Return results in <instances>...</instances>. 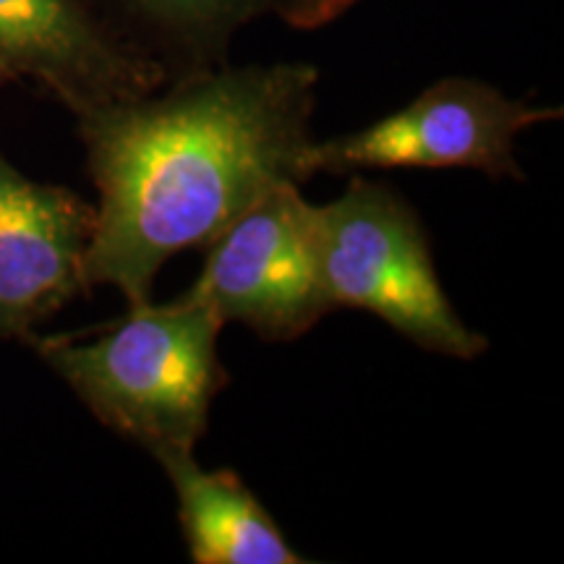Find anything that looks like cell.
<instances>
[{"mask_svg":"<svg viewBox=\"0 0 564 564\" xmlns=\"http://www.w3.org/2000/svg\"><path fill=\"white\" fill-rule=\"evenodd\" d=\"M312 63L209 66L167 91L76 116L97 188L89 288L150 301L165 262L207 246L262 196L314 178Z\"/></svg>","mask_w":564,"mask_h":564,"instance_id":"1","label":"cell"},{"mask_svg":"<svg viewBox=\"0 0 564 564\" xmlns=\"http://www.w3.org/2000/svg\"><path fill=\"white\" fill-rule=\"evenodd\" d=\"M225 322L188 288L167 303H133L100 335L30 337L37 356L102 426L152 457L194 453L228 384L217 352Z\"/></svg>","mask_w":564,"mask_h":564,"instance_id":"2","label":"cell"},{"mask_svg":"<svg viewBox=\"0 0 564 564\" xmlns=\"http://www.w3.org/2000/svg\"><path fill=\"white\" fill-rule=\"evenodd\" d=\"M324 291L333 308H361L436 356L474 361L489 340L455 312L436 274L419 212L394 188L352 173L316 204Z\"/></svg>","mask_w":564,"mask_h":564,"instance_id":"3","label":"cell"},{"mask_svg":"<svg viewBox=\"0 0 564 564\" xmlns=\"http://www.w3.org/2000/svg\"><path fill=\"white\" fill-rule=\"evenodd\" d=\"M562 118L560 108H535L502 89L465 76L434 82L405 108L361 131L316 141L312 173L352 175L398 167H465L489 178L523 181L514 141L531 126Z\"/></svg>","mask_w":564,"mask_h":564,"instance_id":"4","label":"cell"},{"mask_svg":"<svg viewBox=\"0 0 564 564\" xmlns=\"http://www.w3.org/2000/svg\"><path fill=\"white\" fill-rule=\"evenodd\" d=\"M194 293L225 324L238 322L267 343L306 335L333 303L324 291L316 204L288 183L262 196L207 243Z\"/></svg>","mask_w":564,"mask_h":564,"instance_id":"5","label":"cell"},{"mask_svg":"<svg viewBox=\"0 0 564 564\" xmlns=\"http://www.w3.org/2000/svg\"><path fill=\"white\" fill-rule=\"evenodd\" d=\"M165 74L89 0H0V87L34 82L79 116L158 91Z\"/></svg>","mask_w":564,"mask_h":564,"instance_id":"6","label":"cell"},{"mask_svg":"<svg viewBox=\"0 0 564 564\" xmlns=\"http://www.w3.org/2000/svg\"><path fill=\"white\" fill-rule=\"evenodd\" d=\"M95 207L66 186L24 175L0 152V340H30L89 291Z\"/></svg>","mask_w":564,"mask_h":564,"instance_id":"7","label":"cell"},{"mask_svg":"<svg viewBox=\"0 0 564 564\" xmlns=\"http://www.w3.org/2000/svg\"><path fill=\"white\" fill-rule=\"evenodd\" d=\"M178 502V523L196 564H306L267 507L230 468L204 470L194 453L154 455Z\"/></svg>","mask_w":564,"mask_h":564,"instance_id":"8","label":"cell"},{"mask_svg":"<svg viewBox=\"0 0 564 564\" xmlns=\"http://www.w3.org/2000/svg\"><path fill=\"white\" fill-rule=\"evenodd\" d=\"M162 51L192 70L217 66L232 34L251 21L278 19L293 30H319L348 13L358 0H116Z\"/></svg>","mask_w":564,"mask_h":564,"instance_id":"9","label":"cell"}]
</instances>
